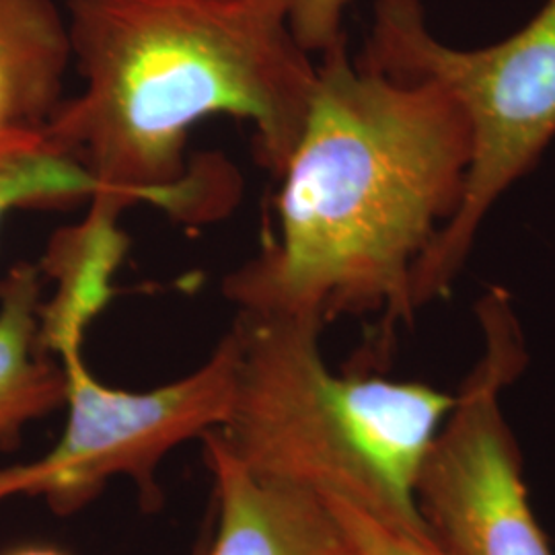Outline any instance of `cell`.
<instances>
[{"mask_svg":"<svg viewBox=\"0 0 555 555\" xmlns=\"http://www.w3.org/2000/svg\"><path fill=\"white\" fill-rule=\"evenodd\" d=\"M284 165L276 229L222 282L249 318L412 321L414 276L463 202L472 130L438 82L389 73L346 40L319 56Z\"/></svg>","mask_w":555,"mask_h":555,"instance_id":"6da1fadb","label":"cell"},{"mask_svg":"<svg viewBox=\"0 0 555 555\" xmlns=\"http://www.w3.org/2000/svg\"><path fill=\"white\" fill-rule=\"evenodd\" d=\"M291 0H68L82 79L43 139L103 188L101 208L149 202L190 222L233 204L222 169H188L190 130L247 119L261 165L282 173L311 107L318 64L293 36Z\"/></svg>","mask_w":555,"mask_h":555,"instance_id":"7a4b0ae2","label":"cell"},{"mask_svg":"<svg viewBox=\"0 0 555 555\" xmlns=\"http://www.w3.org/2000/svg\"><path fill=\"white\" fill-rule=\"evenodd\" d=\"M237 387L220 438L256 476L435 539L417 467L455 396L426 383L330 369L313 319L238 313Z\"/></svg>","mask_w":555,"mask_h":555,"instance_id":"3957f363","label":"cell"},{"mask_svg":"<svg viewBox=\"0 0 555 555\" xmlns=\"http://www.w3.org/2000/svg\"><path fill=\"white\" fill-rule=\"evenodd\" d=\"M360 54L389 73L438 82L472 130L463 202L414 276L422 309L451 291L490 210L555 139V0L513 36L474 50L438 40L422 0H377Z\"/></svg>","mask_w":555,"mask_h":555,"instance_id":"277c9868","label":"cell"},{"mask_svg":"<svg viewBox=\"0 0 555 555\" xmlns=\"http://www.w3.org/2000/svg\"><path fill=\"white\" fill-rule=\"evenodd\" d=\"M476 315L481 357L420 461L417 511L449 555H554L502 414V393L527 364L513 298L494 286L477 300Z\"/></svg>","mask_w":555,"mask_h":555,"instance_id":"5b68a950","label":"cell"},{"mask_svg":"<svg viewBox=\"0 0 555 555\" xmlns=\"http://www.w3.org/2000/svg\"><path fill=\"white\" fill-rule=\"evenodd\" d=\"M82 344L62 346L66 426L40 461L4 469L15 494H38L56 513L87 504L112 477H132L155 492L153 474L178 444L219 430L237 387L241 337L233 327L194 373L151 391L103 385L85 360Z\"/></svg>","mask_w":555,"mask_h":555,"instance_id":"8992f818","label":"cell"},{"mask_svg":"<svg viewBox=\"0 0 555 555\" xmlns=\"http://www.w3.org/2000/svg\"><path fill=\"white\" fill-rule=\"evenodd\" d=\"M219 529L206 555H339L348 550L323 498L251 474L217 430L204 435Z\"/></svg>","mask_w":555,"mask_h":555,"instance_id":"52a82bcc","label":"cell"},{"mask_svg":"<svg viewBox=\"0 0 555 555\" xmlns=\"http://www.w3.org/2000/svg\"><path fill=\"white\" fill-rule=\"evenodd\" d=\"M73 62L54 0H0V155L43 140Z\"/></svg>","mask_w":555,"mask_h":555,"instance_id":"ba28073f","label":"cell"},{"mask_svg":"<svg viewBox=\"0 0 555 555\" xmlns=\"http://www.w3.org/2000/svg\"><path fill=\"white\" fill-rule=\"evenodd\" d=\"M118 217L91 204L80 224L60 229L50 238L38 263L41 276L54 282L52 297L43 298L40 309V344L52 357L62 346L82 344L112 298V280L126 256Z\"/></svg>","mask_w":555,"mask_h":555,"instance_id":"9c48e42d","label":"cell"},{"mask_svg":"<svg viewBox=\"0 0 555 555\" xmlns=\"http://www.w3.org/2000/svg\"><path fill=\"white\" fill-rule=\"evenodd\" d=\"M43 276L38 263L20 261L0 280V444L17 442L36 420L66 401L59 358L40 344Z\"/></svg>","mask_w":555,"mask_h":555,"instance_id":"30bf717a","label":"cell"},{"mask_svg":"<svg viewBox=\"0 0 555 555\" xmlns=\"http://www.w3.org/2000/svg\"><path fill=\"white\" fill-rule=\"evenodd\" d=\"M100 198V183L46 139L0 155V224L15 210L60 208Z\"/></svg>","mask_w":555,"mask_h":555,"instance_id":"8fae6325","label":"cell"},{"mask_svg":"<svg viewBox=\"0 0 555 555\" xmlns=\"http://www.w3.org/2000/svg\"><path fill=\"white\" fill-rule=\"evenodd\" d=\"M354 555H449L437 539H422L399 531L337 500H325Z\"/></svg>","mask_w":555,"mask_h":555,"instance_id":"7c38bea8","label":"cell"},{"mask_svg":"<svg viewBox=\"0 0 555 555\" xmlns=\"http://www.w3.org/2000/svg\"><path fill=\"white\" fill-rule=\"evenodd\" d=\"M354 0H291L293 36L313 56L325 54L346 40L344 17Z\"/></svg>","mask_w":555,"mask_h":555,"instance_id":"4fadbf2b","label":"cell"},{"mask_svg":"<svg viewBox=\"0 0 555 555\" xmlns=\"http://www.w3.org/2000/svg\"><path fill=\"white\" fill-rule=\"evenodd\" d=\"M11 555H66L56 550H50V547H29V550H21L17 554Z\"/></svg>","mask_w":555,"mask_h":555,"instance_id":"5bb4252c","label":"cell"},{"mask_svg":"<svg viewBox=\"0 0 555 555\" xmlns=\"http://www.w3.org/2000/svg\"><path fill=\"white\" fill-rule=\"evenodd\" d=\"M339 555H354V554H352V550H350V545H348V550H346V552H344V554H339Z\"/></svg>","mask_w":555,"mask_h":555,"instance_id":"9a60e30c","label":"cell"}]
</instances>
